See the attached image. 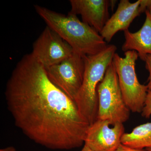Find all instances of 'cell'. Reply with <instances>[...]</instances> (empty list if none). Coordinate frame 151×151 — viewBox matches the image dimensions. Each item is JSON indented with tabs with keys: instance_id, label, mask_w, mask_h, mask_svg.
Listing matches in <instances>:
<instances>
[{
	"instance_id": "obj_17",
	"label": "cell",
	"mask_w": 151,
	"mask_h": 151,
	"mask_svg": "<svg viewBox=\"0 0 151 151\" xmlns=\"http://www.w3.org/2000/svg\"><path fill=\"white\" fill-rule=\"evenodd\" d=\"M81 151H94L92 150L91 149L89 148V147H87V146L85 145H84V147H83V148H82V150H81Z\"/></svg>"
},
{
	"instance_id": "obj_4",
	"label": "cell",
	"mask_w": 151,
	"mask_h": 151,
	"mask_svg": "<svg viewBox=\"0 0 151 151\" xmlns=\"http://www.w3.org/2000/svg\"><path fill=\"white\" fill-rule=\"evenodd\" d=\"M125 57L115 53L113 63L119 79L124 102L130 111L142 113L148 92L147 85L140 84L136 70V62L139 57L137 52L129 50L125 52Z\"/></svg>"
},
{
	"instance_id": "obj_19",
	"label": "cell",
	"mask_w": 151,
	"mask_h": 151,
	"mask_svg": "<svg viewBox=\"0 0 151 151\" xmlns=\"http://www.w3.org/2000/svg\"><path fill=\"white\" fill-rule=\"evenodd\" d=\"M147 151H151V147L145 149Z\"/></svg>"
},
{
	"instance_id": "obj_18",
	"label": "cell",
	"mask_w": 151,
	"mask_h": 151,
	"mask_svg": "<svg viewBox=\"0 0 151 151\" xmlns=\"http://www.w3.org/2000/svg\"><path fill=\"white\" fill-rule=\"evenodd\" d=\"M148 10L149 11V13H150V14L151 16V5L150 6V7L149 8Z\"/></svg>"
},
{
	"instance_id": "obj_6",
	"label": "cell",
	"mask_w": 151,
	"mask_h": 151,
	"mask_svg": "<svg viewBox=\"0 0 151 151\" xmlns=\"http://www.w3.org/2000/svg\"><path fill=\"white\" fill-rule=\"evenodd\" d=\"M84 56L74 52L61 62L45 68L50 80L74 102L83 83Z\"/></svg>"
},
{
	"instance_id": "obj_13",
	"label": "cell",
	"mask_w": 151,
	"mask_h": 151,
	"mask_svg": "<svg viewBox=\"0 0 151 151\" xmlns=\"http://www.w3.org/2000/svg\"><path fill=\"white\" fill-rule=\"evenodd\" d=\"M142 116L149 119L151 116V90H149L147 94L145 106L142 112Z\"/></svg>"
},
{
	"instance_id": "obj_5",
	"label": "cell",
	"mask_w": 151,
	"mask_h": 151,
	"mask_svg": "<svg viewBox=\"0 0 151 151\" xmlns=\"http://www.w3.org/2000/svg\"><path fill=\"white\" fill-rule=\"evenodd\" d=\"M97 119L107 120L111 125L124 124L129 119L130 110L124 102L113 62L108 66L97 87Z\"/></svg>"
},
{
	"instance_id": "obj_3",
	"label": "cell",
	"mask_w": 151,
	"mask_h": 151,
	"mask_svg": "<svg viewBox=\"0 0 151 151\" xmlns=\"http://www.w3.org/2000/svg\"><path fill=\"white\" fill-rule=\"evenodd\" d=\"M117 49L114 45H108L104 50L97 54L84 56V79L75 102L81 115L90 125L97 118V86L113 62Z\"/></svg>"
},
{
	"instance_id": "obj_9",
	"label": "cell",
	"mask_w": 151,
	"mask_h": 151,
	"mask_svg": "<svg viewBox=\"0 0 151 151\" xmlns=\"http://www.w3.org/2000/svg\"><path fill=\"white\" fill-rule=\"evenodd\" d=\"M151 5V0H138L131 3L129 0H121L118 8L106 23L100 33L107 43L119 31L128 29L137 17L145 12Z\"/></svg>"
},
{
	"instance_id": "obj_16",
	"label": "cell",
	"mask_w": 151,
	"mask_h": 151,
	"mask_svg": "<svg viewBox=\"0 0 151 151\" xmlns=\"http://www.w3.org/2000/svg\"><path fill=\"white\" fill-rule=\"evenodd\" d=\"M0 151H16V150L14 147L11 146L1 149Z\"/></svg>"
},
{
	"instance_id": "obj_14",
	"label": "cell",
	"mask_w": 151,
	"mask_h": 151,
	"mask_svg": "<svg viewBox=\"0 0 151 151\" xmlns=\"http://www.w3.org/2000/svg\"><path fill=\"white\" fill-rule=\"evenodd\" d=\"M145 61V62L146 69L148 71L149 73L147 80L148 84L147 85L149 91L151 90V55H147Z\"/></svg>"
},
{
	"instance_id": "obj_7",
	"label": "cell",
	"mask_w": 151,
	"mask_h": 151,
	"mask_svg": "<svg viewBox=\"0 0 151 151\" xmlns=\"http://www.w3.org/2000/svg\"><path fill=\"white\" fill-rule=\"evenodd\" d=\"M74 52L67 42L47 26L34 43L31 53L46 68L61 62Z\"/></svg>"
},
{
	"instance_id": "obj_2",
	"label": "cell",
	"mask_w": 151,
	"mask_h": 151,
	"mask_svg": "<svg viewBox=\"0 0 151 151\" xmlns=\"http://www.w3.org/2000/svg\"><path fill=\"white\" fill-rule=\"evenodd\" d=\"M35 9L47 26L67 42L75 53L83 56L93 55L108 46L99 33L77 16L69 13L65 15L37 5Z\"/></svg>"
},
{
	"instance_id": "obj_8",
	"label": "cell",
	"mask_w": 151,
	"mask_h": 151,
	"mask_svg": "<svg viewBox=\"0 0 151 151\" xmlns=\"http://www.w3.org/2000/svg\"><path fill=\"white\" fill-rule=\"evenodd\" d=\"M124 133L123 124L111 125L107 120L97 119L89 126L84 144L94 151H116Z\"/></svg>"
},
{
	"instance_id": "obj_11",
	"label": "cell",
	"mask_w": 151,
	"mask_h": 151,
	"mask_svg": "<svg viewBox=\"0 0 151 151\" xmlns=\"http://www.w3.org/2000/svg\"><path fill=\"white\" fill-rule=\"evenodd\" d=\"M146 19L142 27L137 32H124L125 42L122 47L124 52L135 50L139 57L145 61L146 57L151 55V16L149 11L145 12Z\"/></svg>"
},
{
	"instance_id": "obj_15",
	"label": "cell",
	"mask_w": 151,
	"mask_h": 151,
	"mask_svg": "<svg viewBox=\"0 0 151 151\" xmlns=\"http://www.w3.org/2000/svg\"><path fill=\"white\" fill-rule=\"evenodd\" d=\"M116 151H147L145 150H144V149L142 150H140V149H136L132 148L129 147H127L122 145L121 144L120 145L119 148L117 149Z\"/></svg>"
},
{
	"instance_id": "obj_1",
	"label": "cell",
	"mask_w": 151,
	"mask_h": 151,
	"mask_svg": "<svg viewBox=\"0 0 151 151\" xmlns=\"http://www.w3.org/2000/svg\"><path fill=\"white\" fill-rule=\"evenodd\" d=\"M5 93L16 126L35 142L56 150L84 144L90 124L31 53L24 55L16 65Z\"/></svg>"
},
{
	"instance_id": "obj_10",
	"label": "cell",
	"mask_w": 151,
	"mask_h": 151,
	"mask_svg": "<svg viewBox=\"0 0 151 151\" xmlns=\"http://www.w3.org/2000/svg\"><path fill=\"white\" fill-rule=\"evenodd\" d=\"M69 13L81 15L82 22L100 33L109 18L108 0H70Z\"/></svg>"
},
{
	"instance_id": "obj_12",
	"label": "cell",
	"mask_w": 151,
	"mask_h": 151,
	"mask_svg": "<svg viewBox=\"0 0 151 151\" xmlns=\"http://www.w3.org/2000/svg\"><path fill=\"white\" fill-rule=\"evenodd\" d=\"M121 143L134 149L142 150L151 147V122L139 125L130 133H124Z\"/></svg>"
}]
</instances>
